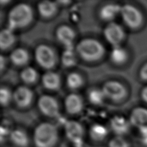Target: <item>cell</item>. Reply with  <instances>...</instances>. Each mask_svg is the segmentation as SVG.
I'll list each match as a JSON object with an SVG mask.
<instances>
[{
    "label": "cell",
    "mask_w": 147,
    "mask_h": 147,
    "mask_svg": "<svg viewBox=\"0 0 147 147\" xmlns=\"http://www.w3.org/2000/svg\"><path fill=\"white\" fill-rule=\"evenodd\" d=\"M66 111L70 114H78L83 109V102L81 97L77 94L71 93L66 96L64 101Z\"/></svg>",
    "instance_id": "obj_13"
},
{
    "label": "cell",
    "mask_w": 147,
    "mask_h": 147,
    "mask_svg": "<svg viewBox=\"0 0 147 147\" xmlns=\"http://www.w3.org/2000/svg\"><path fill=\"white\" fill-rule=\"evenodd\" d=\"M110 57L113 63L119 65L127 61L128 53L126 50L120 45L114 47L110 54Z\"/></svg>",
    "instance_id": "obj_22"
},
{
    "label": "cell",
    "mask_w": 147,
    "mask_h": 147,
    "mask_svg": "<svg viewBox=\"0 0 147 147\" xmlns=\"http://www.w3.org/2000/svg\"><path fill=\"white\" fill-rule=\"evenodd\" d=\"M42 85L46 89L56 90L61 85V79L57 73L53 71H47L41 78Z\"/></svg>",
    "instance_id": "obj_16"
},
{
    "label": "cell",
    "mask_w": 147,
    "mask_h": 147,
    "mask_svg": "<svg viewBox=\"0 0 147 147\" xmlns=\"http://www.w3.org/2000/svg\"><path fill=\"white\" fill-rule=\"evenodd\" d=\"M130 123L126 118L120 115H115L113 117L110 121V127L115 136L126 135L129 132Z\"/></svg>",
    "instance_id": "obj_11"
},
{
    "label": "cell",
    "mask_w": 147,
    "mask_h": 147,
    "mask_svg": "<svg viewBox=\"0 0 147 147\" xmlns=\"http://www.w3.org/2000/svg\"><path fill=\"white\" fill-rule=\"evenodd\" d=\"M9 138L13 145L17 147H27L29 145V138L27 134L22 129L11 130Z\"/></svg>",
    "instance_id": "obj_17"
},
{
    "label": "cell",
    "mask_w": 147,
    "mask_h": 147,
    "mask_svg": "<svg viewBox=\"0 0 147 147\" xmlns=\"http://www.w3.org/2000/svg\"><path fill=\"white\" fill-rule=\"evenodd\" d=\"M13 99V93L9 88L1 87L0 90V102L2 106H7Z\"/></svg>",
    "instance_id": "obj_27"
},
{
    "label": "cell",
    "mask_w": 147,
    "mask_h": 147,
    "mask_svg": "<svg viewBox=\"0 0 147 147\" xmlns=\"http://www.w3.org/2000/svg\"><path fill=\"white\" fill-rule=\"evenodd\" d=\"M109 131L107 128L101 124H94L89 130V136L96 142H101L108 136Z\"/></svg>",
    "instance_id": "obj_19"
},
{
    "label": "cell",
    "mask_w": 147,
    "mask_h": 147,
    "mask_svg": "<svg viewBox=\"0 0 147 147\" xmlns=\"http://www.w3.org/2000/svg\"><path fill=\"white\" fill-rule=\"evenodd\" d=\"M129 121L139 130L147 128V109L142 107L134 109L130 114Z\"/></svg>",
    "instance_id": "obj_14"
},
{
    "label": "cell",
    "mask_w": 147,
    "mask_h": 147,
    "mask_svg": "<svg viewBox=\"0 0 147 147\" xmlns=\"http://www.w3.org/2000/svg\"><path fill=\"white\" fill-rule=\"evenodd\" d=\"M102 90L106 98L118 101L123 99L127 94V90L121 83L117 81H109L104 83Z\"/></svg>",
    "instance_id": "obj_7"
},
{
    "label": "cell",
    "mask_w": 147,
    "mask_h": 147,
    "mask_svg": "<svg viewBox=\"0 0 147 147\" xmlns=\"http://www.w3.org/2000/svg\"><path fill=\"white\" fill-rule=\"evenodd\" d=\"M36 61L43 69L50 70L56 64L57 56L55 51L47 45H39L34 51Z\"/></svg>",
    "instance_id": "obj_4"
},
{
    "label": "cell",
    "mask_w": 147,
    "mask_h": 147,
    "mask_svg": "<svg viewBox=\"0 0 147 147\" xmlns=\"http://www.w3.org/2000/svg\"><path fill=\"white\" fill-rule=\"evenodd\" d=\"M10 59L16 66H24L29 61V54L25 49L17 48L10 53Z\"/></svg>",
    "instance_id": "obj_18"
},
{
    "label": "cell",
    "mask_w": 147,
    "mask_h": 147,
    "mask_svg": "<svg viewBox=\"0 0 147 147\" xmlns=\"http://www.w3.org/2000/svg\"><path fill=\"white\" fill-rule=\"evenodd\" d=\"M32 139L36 147H54L59 140L58 130L52 123H41L34 130Z\"/></svg>",
    "instance_id": "obj_1"
},
{
    "label": "cell",
    "mask_w": 147,
    "mask_h": 147,
    "mask_svg": "<svg viewBox=\"0 0 147 147\" xmlns=\"http://www.w3.org/2000/svg\"><path fill=\"white\" fill-rule=\"evenodd\" d=\"M61 63L66 67H72L76 64L77 59L75 52L71 48H68L61 55Z\"/></svg>",
    "instance_id": "obj_26"
},
{
    "label": "cell",
    "mask_w": 147,
    "mask_h": 147,
    "mask_svg": "<svg viewBox=\"0 0 147 147\" xmlns=\"http://www.w3.org/2000/svg\"><path fill=\"white\" fill-rule=\"evenodd\" d=\"M88 99L92 104L99 105L102 104L106 99L101 88H94L90 89L88 92Z\"/></svg>",
    "instance_id": "obj_24"
},
{
    "label": "cell",
    "mask_w": 147,
    "mask_h": 147,
    "mask_svg": "<svg viewBox=\"0 0 147 147\" xmlns=\"http://www.w3.org/2000/svg\"><path fill=\"white\" fill-rule=\"evenodd\" d=\"M120 16L125 25L133 29L140 27L143 22L141 12L132 5L125 4L121 6Z\"/></svg>",
    "instance_id": "obj_5"
},
{
    "label": "cell",
    "mask_w": 147,
    "mask_h": 147,
    "mask_svg": "<svg viewBox=\"0 0 147 147\" xmlns=\"http://www.w3.org/2000/svg\"><path fill=\"white\" fill-rule=\"evenodd\" d=\"M108 147H130V145L123 137L115 136L109 141Z\"/></svg>",
    "instance_id": "obj_28"
},
{
    "label": "cell",
    "mask_w": 147,
    "mask_h": 147,
    "mask_svg": "<svg viewBox=\"0 0 147 147\" xmlns=\"http://www.w3.org/2000/svg\"><path fill=\"white\" fill-rule=\"evenodd\" d=\"M120 10L121 6L119 5L114 3L105 5L99 10V18L105 22H112L118 15H120Z\"/></svg>",
    "instance_id": "obj_15"
},
{
    "label": "cell",
    "mask_w": 147,
    "mask_h": 147,
    "mask_svg": "<svg viewBox=\"0 0 147 147\" xmlns=\"http://www.w3.org/2000/svg\"><path fill=\"white\" fill-rule=\"evenodd\" d=\"M103 35L107 41L114 47L119 46L125 38L123 27L115 22L109 23L103 30Z\"/></svg>",
    "instance_id": "obj_8"
},
{
    "label": "cell",
    "mask_w": 147,
    "mask_h": 147,
    "mask_svg": "<svg viewBox=\"0 0 147 147\" xmlns=\"http://www.w3.org/2000/svg\"><path fill=\"white\" fill-rule=\"evenodd\" d=\"M56 36L57 40L68 49L71 48L76 38V33L69 26L63 25L57 28Z\"/></svg>",
    "instance_id": "obj_12"
},
{
    "label": "cell",
    "mask_w": 147,
    "mask_h": 147,
    "mask_svg": "<svg viewBox=\"0 0 147 147\" xmlns=\"http://www.w3.org/2000/svg\"><path fill=\"white\" fill-rule=\"evenodd\" d=\"M33 92L26 86H20L13 92V100L20 108H26L33 100Z\"/></svg>",
    "instance_id": "obj_10"
},
{
    "label": "cell",
    "mask_w": 147,
    "mask_h": 147,
    "mask_svg": "<svg viewBox=\"0 0 147 147\" xmlns=\"http://www.w3.org/2000/svg\"><path fill=\"white\" fill-rule=\"evenodd\" d=\"M57 9V2L51 1H40L38 4V11L43 18H51L56 14Z\"/></svg>",
    "instance_id": "obj_20"
},
{
    "label": "cell",
    "mask_w": 147,
    "mask_h": 147,
    "mask_svg": "<svg viewBox=\"0 0 147 147\" xmlns=\"http://www.w3.org/2000/svg\"><path fill=\"white\" fill-rule=\"evenodd\" d=\"M20 78L23 82L27 84H32L36 82L38 78L37 70L32 67H27L20 74Z\"/></svg>",
    "instance_id": "obj_23"
},
{
    "label": "cell",
    "mask_w": 147,
    "mask_h": 147,
    "mask_svg": "<svg viewBox=\"0 0 147 147\" xmlns=\"http://www.w3.org/2000/svg\"><path fill=\"white\" fill-rule=\"evenodd\" d=\"M140 74L141 78L144 80H147V63L144 65L140 70Z\"/></svg>",
    "instance_id": "obj_30"
},
{
    "label": "cell",
    "mask_w": 147,
    "mask_h": 147,
    "mask_svg": "<svg viewBox=\"0 0 147 147\" xmlns=\"http://www.w3.org/2000/svg\"><path fill=\"white\" fill-rule=\"evenodd\" d=\"M33 10L29 5L19 3L13 7L8 14L9 27L12 30L27 27L32 22Z\"/></svg>",
    "instance_id": "obj_3"
},
{
    "label": "cell",
    "mask_w": 147,
    "mask_h": 147,
    "mask_svg": "<svg viewBox=\"0 0 147 147\" xmlns=\"http://www.w3.org/2000/svg\"><path fill=\"white\" fill-rule=\"evenodd\" d=\"M38 107L42 114L48 117H56L59 114V104L54 97L44 94L38 100Z\"/></svg>",
    "instance_id": "obj_9"
},
{
    "label": "cell",
    "mask_w": 147,
    "mask_h": 147,
    "mask_svg": "<svg viewBox=\"0 0 147 147\" xmlns=\"http://www.w3.org/2000/svg\"><path fill=\"white\" fill-rule=\"evenodd\" d=\"M66 83L67 86L70 89L77 90L83 85V80L80 74L73 72L67 76Z\"/></svg>",
    "instance_id": "obj_25"
},
{
    "label": "cell",
    "mask_w": 147,
    "mask_h": 147,
    "mask_svg": "<svg viewBox=\"0 0 147 147\" xmlns=\"http://www.w3.org/2000/svg\"><path fill=\"white\" fill-rule=\"evenodd\" d=\"M141 98L143 99V100L146 102V103H147V86L144 88L142 91H141Z\"/></svg>",
    "instance_id": "obj_31"
},
{
    "label": "cell",
    "mask_w": 147,
    "mask_h": 147,
    "mask_svg": "<svg viewBox=\"0 0 147 147\" xmlns=\"http://www.w3.org/2000/svg\"><path fill=\"white\" fill-rule=\"evenodd\" d=\"M65 134L67 138L74 145V147H81L84 137L83 126L76 121H69L65 124Z\"/></svg>",
    "instance_id": "obj_6"
},
{
    "label": "cell",
    "mask_w": 147,
    "mask_h": 147,
    "mask_svg": "<svg viewBox=\"0 0 147 147\" xmlns=\"http://www.w3.org/2000/svg\"><path fill=\"white\" fill-rule=\"evenodd\" d=\"M16 37L14 30L10 27L3 29L0 33V47L1 50L10 48L14 43Z\"/></svg>",
    "instance_id": "obj_21"
},
{
    "label": "cell",
    "mask_w": 147,
    "mask_h": 147,
    "mask_svg": "<svg viewBox=\"0 0 147 147\" xmlns=\"http://www.w3.org/2000/svg\"><path fill=\"white\" fill-rule=\"evenodd\" d=\"M140 134L141 141L143 145L147 146V128H142V129L139 130Z\"/></svg>",
    "instance_id": "obj_29"
},
{
    "label": "cell",
    "mask_w": 147,
    "mask_h": 147,
    "mask_svg": "<svg viewBox=\"0 0 147 147\" xmlns=\"http://www.w3.org/2000/svg\"><path fill=\"white\" fill-rule=\"evenodd\" d=\"M76 52L86 61L93 62L100 59L105 52V49L100 41L87 38L81 39L76 46Z\"/></svg>",
    "instance_id": "obj_2"
},
{
    "label": "cell",
    "mask_w": 147,
    "mask_h": 147,
    "mask_svg": "<svg viewBox=\"0 0 147 147\" xmlns=\"http://www.w3.org/2000/svg\"><path fill=\"white\" fill-rule=\"evenodd\" d=\"M4 64H5L4 57H3V56H1V57H0V67H1V71L3 70V68H4Z\"/></svg>",
    "instance_id": "obj_32"
}]
</instances>
